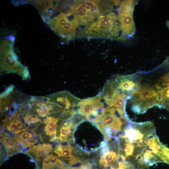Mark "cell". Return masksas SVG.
<instances>
[{
  "mask_svg": "<svg viewBox=\"0 0 169 169\" xmlns=\"http://www.w3.org/2000/svg\"><path fill=\"white\" fill-rule=\"evenodd\" d=\"M73 149L69 143H59L54 149V153L59 158L68 161L72 165L79 161L78 157L73 155Z\"/></svg>",
  "mask_w": 169,
  "mask_h": 169,
  "instance_id": "7c38bea8",
  "label": "cell"
},
{
  "mask_svg": "<svg viewBox=\"0 0 169 169\" xmlns=\"http://www.w3.org/2000/svg\"><path fill=\"white\" fill-rule=\"evenodd\" d=\"M26 108L29 112L41 118L64 110L60 105L48 100L45 96L30 97L27 102Z\"/></svg>",
  "mask_w": 169,
  "mask_h": 169,
  "instance_id": "5b68a950",
  "label": "cell"
},
{
  "mask_svg": "<svg viewBox=\"0 0 169 169\" xmlns=\"http://www.w3.org/2000/svg\"><path fill=\"white\" fill-rule=\"evenodd\" d=\"M105 104L100 94L95 96L80 100L77 113L92 121L98 114L100 110L105 107Z\"/></svg>",
  "mask_w": 169,
  "mask_h": 169,
  "instance_id": "ba28073f",
  "label": "cell"
},
{
  "mask_svg": "<svg viewBox=\"0 0 169 169\" xmlns=\"http://www.w3.org/2000/svg\"><path fill=\"white\" fill-rule=\"evenodd\" d=\"M126 111L113 107L104 108L92 120L101 130H107L104 135L117 134L124 130L130 120Z\"/></svg>",
  "mask_w": 169,
  "mask_h": 169,
  "instance_id": "6da1fadb",
  "label": "cell"
},
{
  "mask_svg": "<svg viewBox=\"0 0 169 169\" xmlns=\"http://www.w3.org/2000/svg\"><path fill=\"white\" fill-rule=\"evenodd\" d=\"M121 31L118 17L110 11L99 16L95 21L89 25L87 30V33L91 35L115 40L122 39L120 36Z\"/></svg>",
  "mask_w": 169,
  "mask_h": 169,
  "instance_id": "3957f363",
  "label": "cell"
},
{
  "mask_svg": "<svg viewBox=\"0 0 169 169\" xmlns=\"http://www.w3.org/2000/svg\"><path fill=\"white\" fill-rule=\"evenodd\" d=\"M0 142L2 146L5 148L7 157L19 153L22 151L18 142L14 138L7 133L1 132Z\"/></svg>",
  "mask_w": 169,
  "mask_h": 169,
  "instance_id": "4fadbf2b",
  "label": "cell"
},
{
  "mask_svg": "<svg viewBox=\"0 0 169 169\" xmlns=\"http://www.w3.org/2000/svg\"><path fill=\"white\" fill-rule=\"evenodd\" d=\"M48 100L61 105L64 110L72 111L78 108L80 100L66 90L45 96Z\"/></svg>",
  "mask_w": 169,
  "mask_h": 169,
  "instance_id": "9c48e42d",
  "label": "cell"
},
{
  "mask_svg": "<svg viewBox=\"0 0 169 169\" xmlns=\"http://www.w3.org/2000/svg\"><path fill=\"white\" fill-rule=\"evenodd\" d=\"M74 116L65 119L59 125L57 138L59 143H69L73 140L75 122L79 117Z\"/></svg>",
  "mask_w": 169,
  "mask_h": 169,
  "instance_id": "30bf717a",
  "label": "cell"
},
{
  "mask_svg": "<svg viewBox=\"0 0 169 169\" xmlns=\"http://www.w3.org/2000/svg\"><path fill=\"white\" fill-rule=\"evenodd\" d=\"M161 64L157 73L155 84L160 103V108L169 111V60Z\"/></svg>",
  "mask_w": 169,
  "mask_h": 169,
  "instance_id": "8992f818",
  "label": "cell"
},
{
  "mask_svg": "<svg viewBox=\"0 0 169 169\" xmlns=\"http://www.w3.org/2000/svg\"><path fill=\"white\" fill-rule=\"evenodd\" d=\"M53 150L52 145L49 143L39 144L30 147L24 153L37 162L43 161L44 158Z\"/></svg>",
  "mask_w": 169,
  "mask_h": 169,
  "instance_id": "8fae6325",
  "label": "cell"
},
{
  "mask_svg": "<svg viewBox=\"0 0 169 169\" xmlns=\"http://www.w3.org/2000/svg\"><path fill=\"white\" fill-rule=\"evenodd\" d=\"M69 118L62 111L44 118L36 129L39 139L44 143L54 142L57 138V129L59 122Z\"/></svg>",
  "mask_w": 169,
  "mask_h": 169,
  "instance_id": "277c9868",
  "label": "cell"
},
{
  "mask_svg": "<svg viewBox=\"0 0 169 169\" xmlns=\"http://www.w3.org/2000/svg\"><path fill=\"white\" fill-rule=\"evenodd\" d=\"M119 156L118 148L117 150H107L101 156L99 161L100 164L104 167H106L116 161Z\"/></svg>",
  "mask_w": 169,
  "mask_h": 169,
  "instance_id": "2e32d148",
  "label": "cell"
},
{
  "mask_svg": "<svg viewBox=\"0 0 169 169\" xmlns=\"http://www.w3.org/2000/svg\"><path fill=\"white\" fill-rule=\"evenodd\" d=\"M21 117L29 130L35 131L37 127L43 120L41 118L29 112L26 109V104L21 114Z\"/></svg>",
  "mask_w": 169,
  "mask_h": 169,
  "instance_id": "9a60e30c",
  "label": "cell"
},
{
  "mask_svg": "<svg viewBox=\"0 0 169 169\" xmlns=\"http://www.w3.org/2000/svg\"><path fill=\"white\" fill-rule=\"evenodd\" d=\"M14 40L13 36H10L1 41L0 73H14L23 80L28 79L30 75L28 69L19 62L13 51Z\"/></svg>",
  "mask_w": 169,
  "mask_h": 169,
  "instance_id": "7a4b0ae2",
  "label": "cell"
},
{
  "mask_svg": "<svg viewBox=\"0 0 169 169\" xmlns=\"http://www.w3.org/2000/svg\"><path fill=\"white\" fill-rule=\"evenodd\" d=\"M137 1L125 0L121 4L118 10V18L120 21L123 35L132 37L136 31L133 18V12Z\"/></svg>",
  "mask_w": 169,
  "mask_h": 169,
  "instance_id": "52a82bcc",
  "label": "cell"
},
{
  "mask_svg": "<svg viewBox=\"0 0 169 169\" xmlns=\"http://www.w3.org/2000/svg\"><path fill=\"white\" fill-rule=\"evenodd\" d=\"M166 25L169 29V20L166 22Z\"/></svg>",
  "mask_w": 169,
  "mask_h": 169,
  "instance_id": "e0dca14e",
  "label": "cell"
},
{
  "mask_svg": "<svg viewBox=\"0 0 169 169\" xmlns=\"http://www.w3.org/2000/svg\"><path fill=\"white\" fill-rule=\"evenodd\" d=\"M36 131L28 130L14 136V138L23 148L30 147L36 143L39 139Z\"/></svg>",
  "mask_w": 169,
  "mask_h": 169,
  "instance_id": "5bb4252c",
  "label": "cell"
}]
</instances>
